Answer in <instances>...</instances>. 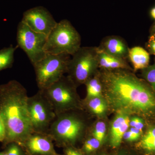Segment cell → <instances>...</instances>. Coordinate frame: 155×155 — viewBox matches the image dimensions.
Instances as JSON below:
<instances>
[{"instance_id":"4316f807","label":"cell","mask_w":155,"mask_h":155,"mask_svg":"<svg viewBox=\"0 0 155 155\" xmlns=\"http://www.w3.org/2000/svg\"><path fill=\"white\" fill-rule=\"evenodd\" d=\"M65 155H83L79 151L72 147H67L64 150Z\"/></svg>"},{"instance_id":"ba28073f","label":"cell","mask_w":155,"mask_h":155,"mask_svg":"<svg viewBox=\"0 0 155 155\" xmlns=\"http://www.w3.org/2000/svg\"><path fill=\"white\" fill-rule=\"evenodd\" d=\"M27 107L34 132L48 134L57 115L42 91L28 97Z\"/></svg>"},{"instance_id":"5b68a950","label":"cell","mask_w":155,"mask_h":155,"mask_svg":"<svg viewBox=\"0 0 155 155\" xmlns=\"http://www.w3.org/2000/svg\"><path fill=\"white\" fill-rule=\"evenodd\" d=\"M70 56L67 54H47L33 65L38 90L49 87L67 73Z\"/></svg>"},{"instance_id":"f546056e","label":"cell","mask_w":155,"mask_h":155,"mask_svg":"<svg viewBox=\"0 0 155 155\" xmlns=\"http://www.w3.org/2000/svg\"><path fill=\"white\" fill-rule=\"evenodd\" d=\"M151 31L152 34H155V24L153 25Z\"/></svg>"},{"instance_id":"ac0fdd59","label":"cell","mask_w":155,"mask_h":155,"mask_svg":"<svg viewBox=\"0 0 155 155\" xmlns=\"http://www.w3.org/2000/svg\"><path fill=\"white\" fill-rule=\"evenodd\" d=\"M85 105L94 114L101 115L105 113L107 105L104 100L100 97L91 98L85 100Z\"/></svg>"},{"instance_id":"3957f363","label":"cell","mask_w":155,"mask_h":155,"mask_svg":"<svg viewBox=\"0 0 155 155\" xmlns=\"http://www.w3.org/2000/svg\"><path fill=\"white\" fill-rule=\"evenodd\" d=\"M81 37L71 22L63 19L57 23L47 38L46 54H67L72 56L81 46Z\"/></svg>"},{"instance_id":"5bb4252c","label":"cell","mask_w":155,"mask_h":155,"mask_svg":"<svg viewBox=\"0 0 155 155\" xmlns=\"http://www.w3.org/2000/svg\"><path fill=\"white\" fill-rule=\"evenodd\" d=\"M97 48L98 67L102 69L107 70L130 69L126 60L111 55L101 50L98 47Z\"/></svg>"},{"instance_id":"277c9868","label":"cell","mask_w":155,"mask_h":155,"mask_svg":"<svg viewBox=\"0 0 155 155\" xmlns=\"http://www.w3.org/2000/svg\"><path fill=\"white\" fill-rule=\"evenodd\" d=\"M70 111L56 115L50 125L48 134L58 144H74L85 132L84 120L79 115Z\"/></svg>"},{"instance_id":"7a4b0ae2","label":"cell","mask_w":155,"mask_h":155,"mask_svg":"<svg viewBox=\"0 0 155 155\" xmlns=\"http://www.w3.org/2000/svg\"><path fill=\"white\" fill-rule=\"evenodd\" d=\"M26 89L17 80L0 85V116L5 127L4 144L15 142L23 146L34 132L28 107Z\"/></svg>"},{"instance_id":"7c38bea8","label":"cell","mask_w":155,"mask_h":155,"mask_svg":"<svg viewBox=\"0 0 155 155\" xmlns=\"http://www.w3.org/2000/svg\"><path fill=\"white\" fill-rule=\"evenodd\" d=\"M98 47L111 55L125 60L128 58L130 48L120 37L116 35L106 37L103 39Z\"/></svg>"},{"instance_id":"7402d4cb","label":"cell","mask_w":155,"mask_h":155,"mask_svg":"<svg viewBox=\"0 0 155 155\" xmlns=\"http://www.w3.org/2000/svg\"><path fill=\"white\" fill-rule=\"evenodd\" d=\"M101 144V143L94 137L89 138L84 142L83 147V150L87 153H90L97 149Z\"/></svg>"},{"instance_id":"cb8c5ba5","label":"cell","mask_w":155,"mask_h":155,"mask_svg":"<svg viewBox=\"0 0 155 155\" xmlns=\"http://www.w3.org/2000/svg\"><path fill=\"white\" fill-rule=\"evenodd\" d=\"M6 151L8 155H22L19 145L15 142L9 143Z\"/></svg>"},{"instance_id":"30bf717a","label":"cell","mask_w":155,"mask_h":155,"mask_svg":"<svg viewBox=\"0 0 155 155\" xmlns=\"http://www.w3.org/2000/svg\"><path fill=\"white\" fill-rule=\"evenodd\" d=\"M21 21L34 31L47 36L58 23L49 11L42 6H37L25 11Z\"/></svg>"},{"instance_id":"4dcf8cb0","label":"cell","mask_w":155,"mask_h":155,"mask_svg":"<svg viewBox=\"0 0 155 155\" xmlns=\"http://www.w3.org/2000/svg\"><path fill=\"white\" fill-rule=\"evenodd\" d=\"M0 155H8V153H7V152L5 151L0 152Z\"/></svg>"},{"instance_id":"44dd1931","label":"cell","mask_w":155,"mask_h":155,"mask_svg":"<svg viewBox=\"0 0 155 155\" xmlns=\"http://www.w3.org/2000/svg\"><path fill=\"white\" fill-rule=\"evenodd\" d=\"M106 126L104 122H99L96 124L94 129V137L101 143L105 136Z\"/></svg>"},{"instance_id":"484cf974","label":"cell","mask_w":155,"mask_h":155,"mask_svg":"<svg viewBox=\"0 0 155 155\" xmlns=\"http://www.w3.org/2000/svg\"><path fill=\"white\" fill-rule=\"evenodd\" d=\"M6 130L2 119L0 116V142H4L5 139Z\"/></svg>"},{"instance_id":"6da1fadb","label":"cell","mask_w":155,"mask_h":155,"mask_svg":"<svg viewBox=\"0 0 155 155\" xmlns=\"http://www.w3.org/2000/svg\"><path fill=\"white\" fill-rule=\"evenodd\" d=\"M99 72L109 106L117 113L150 116L155 114V94L145 82L127 69Z\"/></svg>"},{"instance_id":"52a82bcc","label":"cell","mask_w":155,"mask_h":155,"mask_svg":"<svg viewBox=\"0 0 155 155\" xmlns=\"http://www.w3.org/2000/svg\"><path fill=\"white\" fill-rule=\"evenodd\" d=\"M70 58L67 73L76 86L84 84L97 72V47H81Z\"/></svg>"},{"instance_id":"d6986e66","label":"cell","mask_w":155,"mask_h":155,"mask_svg":"<svg viewBox=\"0 0 155 155\" xmlns=\"http://www.w3.org/2000/svg\"><path fill=\"white\" fill-rule=\"evenodd\" d=\"M143 148L148 151H155V126L150 128L140 142Z\"/></svg>"},{"instance_id":"9c48e42d","label":"cell","mask_w":155,"mask_h":155,"mask_svg":"<svg viewBox=\"0 0 155 155\" xmlns=\"http://www.w3.org/2000/svg\"><path fill=\"white\" fill-rule=\"evenodd\" d=\"M47 38L46 35L34 31L22 21L18 24L17 45L25 52L33 66L47 54L45 50Z\"/></svg>"},{"instance_id":"8992f818","label":"cell","mask_w":155,"mask_h":155,"mask_svg":"<svg viewBox=\"0 0 155 155\" xmlns=\"http://www.w3.org/2000/svg\"><path fill=\"white\" fill-rule=\"evenodd\" d=\"M76 87L68 76L64 75L55 83L41 91L58 115L81 109V103L76 93Z\"/></svg>"},{"instance_id":"603a6c76","label":"cell","mask_w":155,"mask_h":155,"mask_svg":"<svg viewBox=\"0 0 155 155\" xmlns=\"http://www.w3.org/2000/svg\"><path fill=\"white\" fill-rule=\"evenodd\" d=\"M142 131L135 127H131L130 130H127L124 134L123 138L128 141L137 140L141 135Z\"/></svg>"},{"instance_id":"4fadbf2b","label":"cell","mask_w":155,"mask_h":155,"mask_svg":"<svg viewBox=\"0 0 155 155\" xmlns=\"http://www.w3.org/2000/svg\"><path fill=\"white\" fill-rule=\"evenodd\" d=\"M117 114L110 129V144L113 147H117L121 144L123 135L129 127L130 120L127 114Z\"/></svg>"},{"instance_id":"9a60e30c","label":"cell","mask_w":155,"mask_h":155,"mask_svg":"<svg viewBox=\"0 0 155 155\" xmlns=\"http://www.w3.org/2000/svg\"><path fill=\"white\" fill-rule=\"evenodd\" d=\"M128 58L135 71L142 70L149 66V53L141 47L135 46L129 48Z\"/></svg>"},{"instance_id":"8fae6325","label":"cell","mask_w":155,"mask_h":155,"mask_svg":"<svg viewBox=\"0 0 155 155\" xmlns=\"http://www.w3.org/2000/svg\"><path fill=\"white\" fill-rule=\"evenodd\" d=\"M53 139L48 134L33 132L26 139L23 146L34 155H60L55 150Z\"/></svg>"},{"instance_id":"ffe728a7","label":"cell","mask_w":155,"mask_h":155,"mask_svg":"<svg viewBox=\"0 0 155 155\" xmlns=\"http://www.w3.org/2000/svg\"><path fill=\"white\" fill-rule=\"evenodd\" d=\"M142 76L155 91V63L142 69Z\"/></svg>"},{"instance_id":"e0dca14e","label":"cell","mask_w":155,"mask_h":155,"mask_svg":"<svg viewBox=\"0 0 155 155\" xmlns=\"http://www.w3.org/2000/svg\"><path fill=\"white\" fill-rule=\"evenodd\" d=\"M18 48V45L14 47L11 45L9 47L0 50V72L12 67L14 61V53Z\"/></svg>"},{"instance_id":"d4e9b609","label":"cell","mask_w":155,"mask_h":155,"mask_svg":"<svg viewBox=\"0 0 155 155\" xmlns=\"http://www.w3.org/2000/svg\"><path fill=\"white\" fill-rule=\"evenodd\" d=\"M147 48L152 54L155 56V34H152L147 43Z\"/></svg>"},{"instance_id":"83f0119b","label":"cell","mask_w":155,"mask_h":155,"mask_svg":"<svg viewBox=\"0 0 155 155\" xmlns=\"http://www.w3.org/2000/svg\"><path fill=\"white\" fill-rule=\"evenodd\" d=\"M143 127H144V123H143V120L141 118L138 117L137 122L135 126L134 127H135V128L140 130V131H142Z\"/></svg>"},{"instance_id":"2e32d148","label":"cell","mask_w":155,"mask_h":155,"mask_svg":"<svg viewBox=\"0 0 155 155\" xmlns=\"http://www.w3.org/2000/svg\"><path fill=\"white\" fill-rule=\"evenodd\" d=\"M86 86V100L100 97L102 93V84L100 79L99 72H97L84 83Z\"/></svg>"},{"instance_id":"f1b7e54d","label":"cell","mask_w":155,"mask_h":155,"mask_svg":"<svg viewBox=\"0 0 155 155\" xmlns=\"http://www.w3.org/2000/svg\"><path fill=\"white\" fill-rule=\"evenodd\" d=\"M150 14L152 18L155 20V7L151 9L150 11Z\"/></svg>"}]
</instances>
